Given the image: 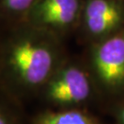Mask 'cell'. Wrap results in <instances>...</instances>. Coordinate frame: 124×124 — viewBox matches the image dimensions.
Returning <instances> with one entry per match:
<instances>
[{"instance_id":"3","label":"cell","mask_w":124,"mask_h":124,"mask_svg":"<svg viewBox=\"0 0 124 124\" xmlns=\"http://www.w3.org/2000/svg\"><path fill=\"white\" fill-rule=\"evenodd\" d=\"M91 85L87 75L75 66H67L52 75L47 83L46 95L57 105L71 106L86 100Z\"/></svg>"},{"instance_id":"7","label":"cell","mask_w":124,"mask_h":124,"mask_svg":"<svg viewBox=\"0 0 124 124\" xmlns=\"http://www.w3.org/2000/svg\"><path fill=\"white\" fill-rule=\"evenodd\" d=\"M34 0H3L6 8L13 13H20L31 8Z\"/></svg>"},{"instance_id":"1","label":"cell","mask_w":124,"mask_h":124,"mask_svg":"<svg viewBox=\"0 0 124 124\" xmlns=\"http://www.w3.org/2000/svg\"><path fill=\"white\" fill-rule=\"evenodd\" d=\"M8 65L20 84L27 87H36L52 77L54 56L52 50L43 43L24 39L11 48Z\"/></svg>"},{"instance_id":"5","label":"cell","mask_w":124,"mask_h":124,"mask_svg":"<svg viewBox=\"0 0 124 124\" xmlns=\"http://www.w3.org/2000/svg\"><path fill=\"white\" fill-rule=\"evenodd\" d=\"M78 8V0H42L37 6L33 17L39 24L62 28L75 21Z\"/></svg>"},{"instance_id":"4","label":"cell","mask_w":124,"mask_h":124,"mask_svg":"<svg viewBox=\"0 0 124 124\" xmlns=\"http://www.w3.org/2000/svg\"><path fill=\"white\" fill-rule=\"evenodd\" d=\"M121 20V12L108 0H90L85 10V23L87 31L98 36L114 30Z\"/></svg>"},{"instance_id":"2","label":"cell","mask_w":124,"mask_h":124,"mask_svg":"<svg viewBox=\"0 0 124 124\" xmlns=\"http://www.w3.org/2000/svg\"><path fill=\"white\" fill-rule=\"evenodd\" d=\"M93 66L99 82L110 91L124 90V36L106 40L95 51Z\"/></svg>"},{"instance_id":"9","label":"cell","mask_w":124,"mask_h":124,"mask_svg":"<svg viewBox=\"0 0 124 124\" xmlns=\"http://www.w3.org/2000/svg\"><path fill=\"white\" fill-rule=\"evenodd\" d=\"M119 120L120 124H124V107L119 112Z\"/></svg>"},{"instance_id":"8","label":"cell","mask_w":124,"mask_h":124,"mask_svg":"<svg viewBox=\"0 0 124 124\" xmlns=\"http://www.w3.org/2000/svg\"><path fill=\"white\" fill-rule=\"evenodd\" d=\"M0 124H12L10 118L2 109H0Z\"/></svg>"},{"instance_id":"6","label":"cell","mask_w":124,"mask_h":124,"mask_svg":"<svg viewBox=\"0 0 124 124\" xmlns=\"http://www.w3.org/2000/svg\"><path fill=\"white\" fill-rule=\"evenodd\" d=\"M35 124H98L90 115L80 110H62L40 114Z\"/></svg>"}]
</instances>
